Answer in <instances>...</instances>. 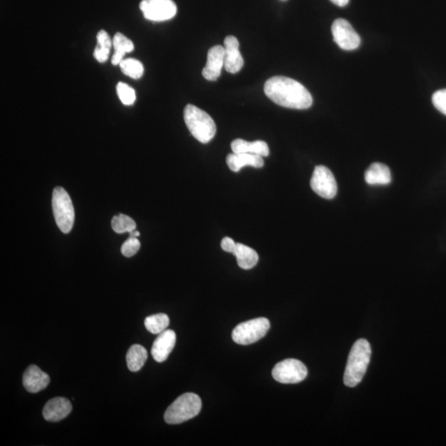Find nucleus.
I'll use <instances>...</instances> for the list:
<instances>
[{"mask_svg":"<svg viewBox=\"0 0 446 446\" xmlns=\"http://www.w3.org/2000/svg\"><path fill=\"white\" fill-rule=\"evenodd\" d=\"M139 236H140V232L137 231V230H135V231L130 233V237H138Z\"/></svg>","mask_w":446,"mask_h":446,"instance_id":"nucleus-31","label":"nucleus"},{"mask_svg":"<svg viewBox=\"0 0 446 446\" xmlns=\"http://www.w3.org/2000/svg\"><path fill=\"white\" fill-rule=\"evenodd\" d=\"M121 72L130 78L138 80L142 77L144 74V66L142 63L133 58L124 59L119 64Z\"/></svg>","mask_w":446,"mask_h":446,"instance_id":"nucleus-24","label":"nucleus"},{"mask_svg":"<svg viewBox=\"0 0 446 446\" xmlns=\"http://www.w3.org/2000/svg\"><path fill=\"white\" fill-rule=\"evenodd\" d=\"M112 47L114 48V55L112 57V64L119 65L127 53L132 52L134 44L129 38L121 33L116 34L112 38Z\"/></svg>","mask_w":446,"mask_h":446,"instance_id":"nucleus-20","label":"nucleus"},{"mask_svg":"<svg viewBox=\"0 0 446 446\" xmlns=\"http://www.w3.org/2000/svg\"><path fill=\"white\" fill-rule=\"evenodd\" d=\"M202 401L195 394L187 393L174 401L165 412V421L168 424L177 425L191 420L200 412Z\"/></svg>","mask_w":446,"mask_h":446,"instance_id":"nucleus-4","label":"nucleus"},{"mask_svg":"<svg viewBox=\"0 0 446 446\" xmlns=\"http://www.w3.org/2000/svg\"><path fill=\"white\" fill-rule=\"evenodd\" d=\"M169 325L170 318L165 313L151 315L145 320L147 330L155 335H159L161 332L168 330Z\"/></svg>","mask_w":446,"mask_h":446,"instance_id":"nucleus-23","label":"nucleus"},{"mask_svg":"<svg viewBox=\"0 0 446 446\" xmlns=\"http://www.w3.org/2000/svg\"><path fill=\"white\" fill-rule=\"evenodd\" d=\"M224 67V47L215 46L209 50L206 66L202 71V76L209 81L219 78Z\"/></svg>","mask_w":446,"mask_h":446,"instance_id":"nucleus-13","label":"nucleus"},{"mask_svg":"<svg viewBox=\"0 0 446 446\" xmlns=\"http://www.w3.org/2000/svg\"><path fill=\"white\" fill-rule=\"evenodd\" d=\"M432 103L437 110L446 115V89L436 91L432 96Z\"/></svg>","mask_w":446,"mask_h":446,"instance_id":"nucleus-28","label":"nucleus"},{"mask_svg":"<svg viewBox=\"0 0 446 446\" xmlns=\"http://www.w3.org/2000/svg\"><path fill=\"white\" fill-rule=\"evenodd\" d=\"M244 60L239 50L237 38L228 36L224 40V67L229 73L236 74L242 69Z\"/></svg>","mask_w":446,"mask_h":446,"instance_id":"nucleus-11","label":"nucleus"},{"mask_svg":"<svg viewBox=\"0 0 446 446\" xmlns=\"http://www.w3.org/2000/svg\"><path fill=\"white\" fill-rule=\"evenodd\" d=\"M311 187L320 197L332 200L337 193V184L334 175L326 166L318 165L314 170Z\"/></svg>","mask_w":446,"mask_h":446,"instance_id":"nucleus-9","label":"nucleus"},{"mask_svg":"<svg viewBox=\"0 0 446 446\" xmlns=\"http://www.w3.org/2000/svg\"><path fill=\"white\" fill-rule=\"evenodd\" d=\"M117 94H118L120 101L126 106L133 105L136 101V92L127 84L119 82L117 85Z\"/></svg>","mask_w":446,"mask_h":446,"instance_id":"nucleus-26","label":"nucleus"},{"mask_svg":"<svg viewBox=\"0 0 446 446\" xmlns=\"http://www.w3.org/2000/svg\"><path fill=\"white\" fill-rule=\"evenodd\" d=\"M72 405L65 398H54L45 405L43 415L45 420L57 422L63 420L71 412Z\"/></svg>","mask_w":446,"mask_h":446,"instance_id":"nucleus-15","label":"nucleus"},{"mask_svg":"<svg viewBox=\"0 0 446 446\" xmlns=\"http://www.w3.org/2000/svg\"><path fill=\"white\" fill-rule=\"evenodd\" d=\"M267 318H259L239 324L232 332V340L238 345H247L262 339L269 330Z\"/></svg>","mask_w":446,"mask_h":446,"instance_id":"nucleus-6","label":"nucleus"},{"mask_svg":"<svg viewBox=\"0 0 446 446\" xmlns=\"http://www.w3.org/2000/svg\"><path fill=\"white\" fill-rule=\"evenodd\" d=\"M177 343V334L173 330L161 332L153 343L151 355L156 362H165Z\"/></svg>","mask_w":446,"mask_h":446,"instance_id":"nucleus-12","label":"nucleus"},{"mask_svg":"<svg viewBox=\"0 0 446 446\" xmlns=\"http://www.w3.org/2000/svg\"><path fill=\"white\" fill-rule=\"evenodd\" d=\"M22 382L27 391L31 394H37L48 386L50 377L38 366L33 364L27 368L22 377Z\"/></svg>","mask_w":446,"mask_h":446,"instance_id":"nucleus-14","label":"nucleus"},{"mask_svg":"<svg viewBox=\"0 0 446 446\" xmlns=\"http://www.w3.org/2000/svg\"><path fill=\"white\" fill-rule=\"evenodd\" d=\"M52 209L58 228L63 233H69L75 222V209L68 193L61 187L54 188Z\"/></svg>","mask_w":446,"mask_h":446,"instance_id":"nucleus-5","label":"nucleus"},{"mask_svg":"<svg viewBox=\"0 0 446 446\" xmlns=\"http://www.w3.org/2000/svg\"><path fill=\"white\" fill-rule=\"evenodd\" d=\"M272 376L281 384H297L308 376V369L299 360L287 359L274 367Z\"/></svg>","mask_w":446,"mask_h":446,"instance_id":"nucleus-7","label":"nucleus"},{"mask_svg":"<svg viewBox=\"0 0 446 446\" xmlns=\"http://www.w3.org/2000/svg\"><path fill=\"white\" fill-rule=\"evenodd\" d=\"M112 40L105 30H101L97 34V45L94 51V57L99 63H105L109 60Z\"/></svg>","mask_w":446,"mask_h":446,"instance_id":"nucleus-22","label":"nucleus"},{"mask_svg":"<svg viewBox=\"0 0 446 446\" xmlns=\"http://www.w3.org/2000/svg\"><path fill=\"white\" fill-rule=\"evenodd\" d=\"M111 226L117 233L133 232L137 228L135 221L127 215L119 214L112 219Z\"/></svg>","mask_w":446,"mask_h":446,"instance_id":"nucleus-25","label":"nucleus"},{"mask_svg":"<svg viewBox=\"0 0 446 446\" xmlns=\"http://www.w3.org/2000/svg\"><path fill=\"white\" fill-rule=\"evenodd\" d=\"M184 119L189 132L201 143H209L217 133V127L211 116L195 105H188L184 107Z\"/></svg>","mask_w":446,"mask_h":446,"instance_id":"nucleus-3","label":"nucleus"},{"mask_svg":"<svg viewBox=\"0 0 446 446\" xmlns=\"http://www.w3.org/2000/svg\"><path fill=\"white\" fill-rule=\"evenodd\" d=\"M237 246V243L232 240V238L230 237H224L221 242V247L224 251L229 252V253L233 254L234 251H235Z\"/></svg>","mask_w":446,"mask_h":446,"instance_id":"nucleus-29","label":"nucleus"},{"mask_svg":"<svg viewBox=\"0 0 446 446\" xmlns=\"http://www.w3.org/2000/svg\"><path fill=\"white\" fill-rule=\"evenodd\" d=\"M147 350L141 345L130 347L127 353V364L130 371L137 372L145 364L147 359Z\"/></svg>","mask_w":446,"mask_h":446,"instance_id":"nucleus-21","label":"nucleus"},{"mask_svg":"<svg viewBox=\"0 0 446 446\" xmlns=\"http://www.w3.org/2000/svg\"><path fill=\"white\" fill-rule=\"evenodd\" d=\"M265 94L276 105L288 109L307 110L313 99L303 84L285 76H274L265 84Z\"/></svg>","mask_w":446,"mask_h":446,"instance_id":"nucleus-1","label":"nucleus"},{"mask_svg":"<svg viewBox=\"0 0 446 446\" xmlns=\"http://www.w3.org/2000/svg\"><path fill=\"white\" fill-rule=\"evenodd\" d=\"M364 179L371 186H386L392 180L390 170L385 164L373 163L364 174Z\"/></svg>","mask_w":446,"mask_h":446,"instance_id":"nucleus-18","label":"nucleus"},{"mask_svg":"<svg viewBox=\"0 0 446 446\" xmlns=\"http://www.w3.org/2000/svg\"><path fill=\"white\" fill-rule=\"evenodd\" d=\"M227 164L230 170L233 172H239L246 166H252L255 168H262L264 166L263 157L249 154V153H241V154H229L227 157Z\"/></svg>","mask_w":446,"mask_h":446,"instance_id":"nucleus-16","label":"nucleus"},{"mask_svg":"<svg viewBox=\"0 0 446 446\" xmlns=\"http://www.w3.org/2000/svg\"><path fill=\"white\" fill-rule=\"evenodd\" d=\"M140 247H141V243L137 237H130L121 246V252L125 258H132L137 253Z\"/></svg>","mask_w":446,"mask_h":446,"instance_id":"nucleus-27","label":"nucleus"},{"mask_svg":"<svg viewBox=\"0 0 446 446\" xmlns=\"http://www.w3.org/2000/svg\"><path fill=\"white\" fill-rule=\"evenodd\" d=\"M371 348L368 341L359 339L351 348L344 375L346 386L353 387L359 384L366 375L371 362Z\"/></svg>","mask_w":446,"mask_h":446,"instance_id":"nucleus-2","label":"nucleus"},{"mask_svg":"<svg viewBox=\"0 0 446 446\" xmlns=\"http://www.w3.org/2000/svg\"><path fill=\"white\" fill-rule=\"evenodd\" d=\"M233 153H249V154L258 155L267 157L269 155V149L267 143L264 141L247 142L243 139H236L231 144Z\"/></svg>","mask_w":446,"mask_h":446,"instance_id":"nucleus-17","label":"nucleus"},{"mask_svg":"<svg viewBox=\"0 0 446 446\" xmlns=\"http://www.w3.org/2000/svg\"><path fill=\"white\" fill-rule=\"evenodd\" d=\"M233 255L236 256L239 267L243 269L254 268L258 263V252L249 246L241 244V243H237Z\"/></svg>","mask_w":446,"mask_h":446,"instance_id":"nucleus-19","label":"nucleus"},{"mask_svg":"<svg viewBox=\"0 0 446 446\" xmlns=\"http://www.w3.org/2000/svg\"><path fill=\"white\" fill-rule=\"evenodd\" d=\"M331 1L339 7H345L349 3V0H331Z\"/></svg>","mask_w":446,"mask_h":446,"instance_id":"nucleus-30","label":"nucleus"},{"mask_svg":"<svg viewBox=\"0 0 446 446\" xmlns=\"http://www.w3.org/2000/svg\"><path fill=\"white\" fill-rule=\"evenodd\" d=\"M140 10L146 20L152 22L168 21L177 13V6L173 0H142Z\"/></svg>","mask_w":446,"mask_h":446,"instance_id":"nucleus-8","label":"nucleus"},{"mask_svg":"<svg viewBox=\"0 0 446 446\" xmlns=\"http://www.w3.org/2000/svg\"><path fill=\"white\" fill-rule=\"evenodd\" d=\"M332 33L334 42L345 51H353L359 47L362 40L348 21L338 19L333 22Z\"/></svg>","mask_w":446,"mask_h":446,"instance_id":"nucleus-10","label":"nucleus"}]
</instances>
